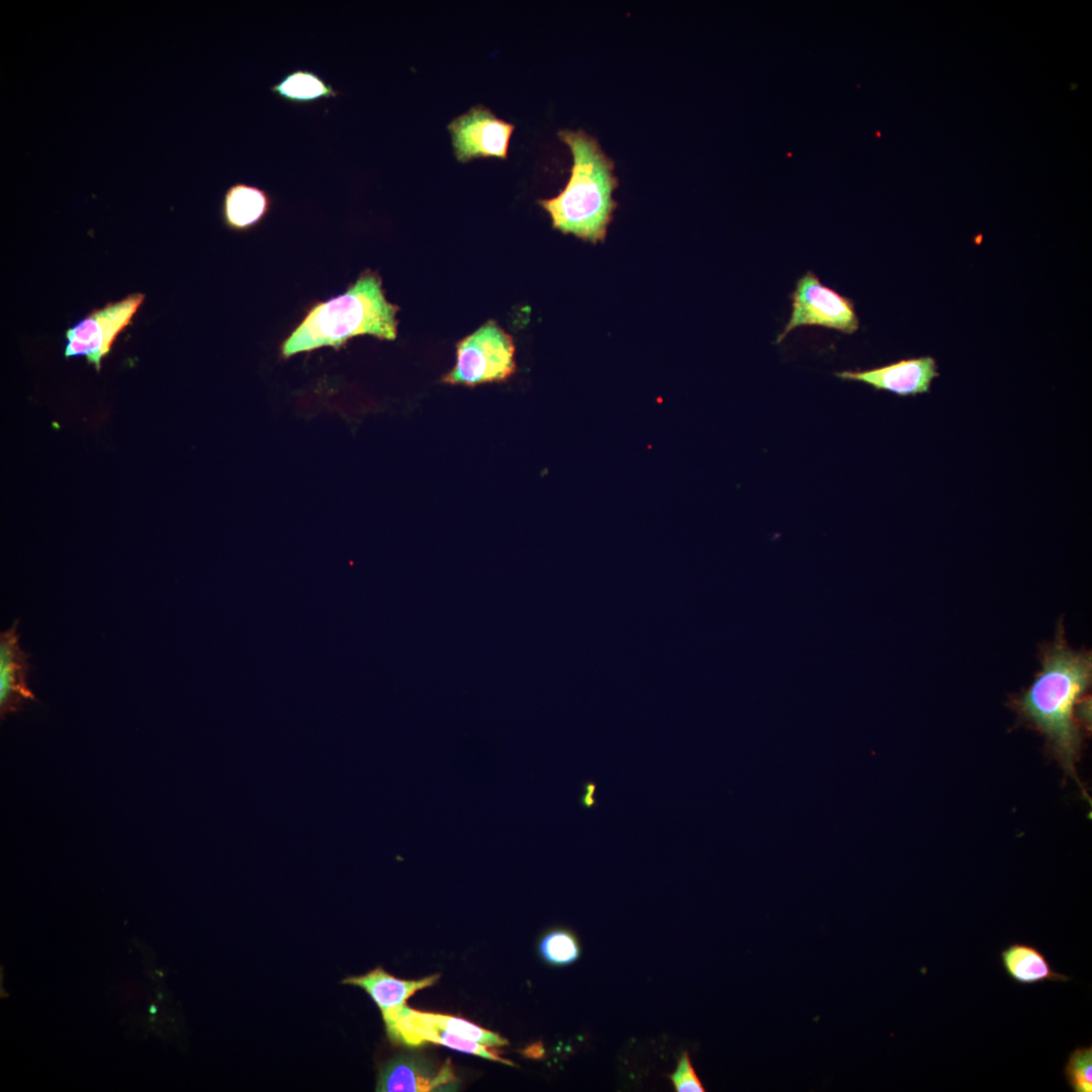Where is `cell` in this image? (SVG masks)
Here are the masks:
<instances>
[{
    "label": "cell",
    "instance_id": "cell-1",
    "mask_svg": "<svg viewBox=\"0 0 1092 1092\" xmlns=\"http://www.w3.org/2000/svg\"><path fill=\"white\" fill-rule=\"evenodd\" d=\"M1040 662L1041 669L1016 706L1046 737L1064 769L1077 780L1075 763L1081 735L1075 706L1091 684L1092 656L1089 651L1068 646L1060 623L1055 640L1042 648Z\"/></svg>",
    "mask_w": 1092,
    "mask_h": 1092
},
{
    "label": "cell",
    "instance_id": "cell-2",
    "mask_svg": "<svg viewBox=\"0 0 1092 1092\" xmlns=\"http://www.w3.org/2000/svg\"><path fill=\"white\" fill-rule=\"evenodd\" d=\"M572 154L570 178L555 197L539 200L554 229L597 244L604 242L617 208L613 192L619 185L615 163L599 142L584 130L558 132Z\"/></svg>",
    "mask_w": 1092,
    "mask_h": 1092
},
{
    "label": "cell",
    "instance_id": "cell-3",
    "mask_svg": "<svg viewBox=\"0 0 1092 1092\" xmlns=\"http://www.w3.org/2000/svg\"><path fill=\"white\" fill-rule=\"evenodd\" d=\"M397 310L386 299L379 275L366 270L346 292L312 305L282 343L281 354L289 358L322 347L339 349L361 335L394 340Z\"/></svg>",
    "mask_w": 1092,
    "mask_h": 1092
},
{
    "label": "cell",
    "instance_id": "cell-4",
    "mask_svg": "<svg viewBox=\"0 0 1092 1092\" xmlns=\"http://www.w3.org/2000/svg\"><path fill=\"white\" fill-rule=\"evenodd\" d=\"M515 371L512 337L494 321H488L458 342L456 364L442 380L450 384L475 386L507 380Z\"/></svg>",
    "mask_w": 1092,
    "mask_h": 1092
},
{
    "label": "cell",
    "instance_id": "cell-5",
    "mask_svg": "<svg viewBox=\"0 0 1092 1092\" xmlns=\"http://www.w3.org/2000/svg\"><path fill=\"white\" fill-rule=\"evenodd\" d=\"M790 299L791 317L778 335L776 344L801 326H820L844 334H853L858 330L859 321L853 300L824 285L811 270L797 280Z\"/></svg>",
    "mask_w": 1092,
    "mask_h": 1092
},
{
    "label": "cell",
    "instance_id": "cell-6",
    "mask_svg": "<svg viewBox=\"0 0 1092 1092\" xmlns=\"http://www.w3.org/2000/svg\"><path fill=\"white\" fill-rule=\"evenodd\" d=\"M144 299L143 293H131L92 310L66 331L65 357L83 356L99 371L113 341L130 323Z\"/></svg>",
    "mask_w": 1092,
    "mask_h": 1092
},
{
    "label": "cell",
    "instance_id": "cell-7",
    "mask_svg": "<svg viewBox=\"0 0 1092 1092\" xmlns=\"http://www.w3.org/2000/svg\"><path fill=\"white\" fill-rule=\"evenodd\" d=\"M513 123L477 105L448 124L454 154L459 162L478 158L507 159Z\"/></svg>",
    "mask_w": 1092,
    "mask_h": 1092
},
{
    "label": "cell",
    "instance_id": "cell-8",
    "mask_svg": "<svg viewBox=\"0 0 1092 1092\" xmlns=\"http://www.w3.org/2000/svg\"><path fill=\"white\" fill-rule=\"evenodd\" d=\"M381 1014L386 1034L393 1043L418 1046L424 1042H434L459 1052L513 1065L512 1062L490 1052L486 1045L463 1038L440 1027L427 1020L421 1011L411 1009L405 1004L399 1008L381 1012Z\"/></svg>",
    "mask_w": 1092,
    "mask_h": 1092
},
{
    "label": "cell",
    "instance_id": "cell-9",
    "mask_svg": "<svg viewBox=\"0 0 1092 1092\" xmlns=\"http://www.w3.org/2000/svg\"><path fill=\"white\" fill-rule=\"evenodd\" d=\"M834 375L839 379L862 382L876 390L889 391L898 396H915L928 393L939 372L933 357L922 356L901 359L866 370L838 371Z\"/></svg>",
    "mask_w": 1092,
    "mask_h": 1092
},
{
    "label": "cell",
    "instance_id": "cell-10",
    "mask_svg": "<svg viewBox=\"0 0 1092 1092\" xmlns=\"http://www.w3.org/2000/svg\"><path fill=\"white\" fill-rule=\"evenodd\" d=\"M450 1061L440 1068L412 1056H399L389 1060L378 1075L376 1091L426 1092L455 1082Z\"/></svg>",
    "mask_w": 1092,
    "mask_h": 1092
},
{
    "label": "cell",
    "instance_id": "cell-11",
    "mask_svg": "<svg viewBox=\"0 0 1092 1092\" xmlns=\"http://www.w3.org/2000/svg\"><path fill=\"white\" fill-rule=\"evenodd\" d=\"M17 621L0 636V709L1 717L15 712L34 697L26 681L27 656L20 649Z\"/></svg>",
    "mask_w": 1092,
    "mask_h": 1092
},
{
    "label": "cell",
    "instance_id": "cell-12",
    "mask_svg": "<svg viewBox=\"0 0 1092 1092\" xmlns=\"http://www.w3.org/2000/svg\"><path fill=\"white\" fill-rule=\"evenodd\" d=\"M439 978L436 974L420 980H401L377 967L364 975L347 977L343 984L362 988L384 1012L403 1006L417 991L435 985Z\"/></svg>",
    "mask_w": 1092,
    "mask_h": 1092
},
{
    "label": "cell",
    "instance_id": "cell-13",
    "mask_svg": "<svg viewBox=\"0 0 1092 1092\" xmlns=\"http://www.w3.org/2000/svg\"><path fill=\"white\" fill-rule=\"evenodd\" d=\"M272 204V197L264 189L237 182L224 193L221 204L222 221L232 231L248 232L265 219Z\"/></svg>",
    "mask_w": 1092,
    "mask_h": 1092
},
{
    "label": "cell",
    "instance_id": "cell-14",
    "mask_svg": "<svg viewBox=\"0 0 1092 1092\" xmlns=\"http://www.w3.org/2000/svg\"><path fill=\"white\" fill-rule=\"evenodd\" d=\"M1000 960L1006 975L1018 985L1066 983L1071 980L1069 976L1056 972L1044 953L1031 943H1010L1001 950Z\"/></svg>",
    "mask_w": 1092,
    "mask_h": 1092
},
{
    "label": "cell",
    "instance_id": "cell-15",
    "mask_svg": "<svg viewBox=\"0 0 1092 1092\" xmlns=\"http://www.w3.org/2000/svg\"><path fill=\"white\" fill-rule=\"evenodd\" d=\"M270 91L278 98L297 105L340 95V92L320 75L306 69H295L285 74L270 87Z\"/></svg>",
    "mask_w": 1092,
    "mask_h": 1092
},
{
    "label": "cell",
    "instance_id": "cell-16",
    "mask_svg": "<svg viewBox=\"0 0 1092 1092\" xmlns=\"http://www.w3.org/2000/svg\"><path fill=\"white\" fill-rule=\"evenodd\" d=\"M580 950L576 935L562 927L548 930L538 943L541 959L552 967H565L574 963L579 958Z\"/></svg>",
    "mask_w": 1092,
    "mask_h": 1092
},
{
    "label": "cell",
    "instance_id": "cell-17",
    "mask_svg": "<svg viewBox=\"0 0 1092 1092\" xmlns=\"http://www.w3.org/2000/svg\"><path fill=\"white\" fill-rule=\"evenodd\" d=\"M421 1013L427 1020L439 1025L440 1027L445 1028L448 1031L453 1032L463 1038L479 1042L486 1046H499L509 1043V1041L505 1037H502L498 1033L479 1027L467 1020L438 1013L422 1011Z\"/></svg>",
    "mask_w": 1092,
    "mask_h": 1092
},
{
    "label": "cell",
    "instance_id": "cell-18",
    "mask_svg": "<svg viewBox=\"0 0 1092 1092\" xmlns=\"http://www.w3.org/2000/svg\"><path fill=\"white\" fill-rule=\"evenodd\" d=\"M1064 1076L1073 1092H1092V1045L1077 1046L1070 1053Z\"/></svg>",
    "mask_w": 1092,
    "mask_h": 1092
},
{
    "label": "cell",
    "instance_id": "cell-19",
    "mask_svg": "<svg viewBox=\"0 0 1092 1092\" xmlns=\"http://www.w3.org/2000/svg\"><path fill=\"white\" fill-rule=\"evenodd\" d=\"M676 1092H705L706 1089L698 1077L690 1055L684 1051L677 1060V1065L672 1074L668 1075Z\"/></svg>",
    "mask_w": 1092,
    "mask_h": 1092
},
{
    "label": "cell",
    "instance_id": "cell-20",
    "mask_svg": "<svg viewBox=\"0 0 1092 1092\" xmlns=\"http://www.w3.org/2000/svg\"><path fill=\"white\" fill-rule=\"evenodd\" d=\"M1090 710H1091L1090 698H1084L1081 701L1079 700L1077 702L1076 706H1075V714L1078 715L1079 719L1081 720L1082 723H1084V725L1086 727H1090V720H1091V713H1090L1091 711Z\"/></svg>",
    "mask_w": 1092,
    "mask_h": 1092
},
{
    "label": "cell",
    "instance_id": "cell-21",
    "mask_svg": "<svg viewBox=\"0 0 1092 1092\" xmlns=\"http://www.w3.org/2000/svg\"><path fill=\"white\" fill-rule=\"evenodd\" d=\"M583 789L585 790V793L581 796L580 803L584 807H593L596 804V801L593 798V794L596 790V785L593 783H586L583 785Z\"/></svg>",
    "mask_w": 1092,
    "mask_h": 1092
},
{
    "label": "cell",
    "instance_id": "cell-22",
    "mask_svg": "<svg viewBox=\"0 0 1092 1092\" xmlns=\"http://www.w3.org/2000/svg\"><path fill=\"white\" fill-rule=\"evenodd\" d=\"M157 1011H158V1008H157V1007H156L155 1005H151V1006L149 1007V1012H150V1013H151L152 1015H155V1014L157 1013Z\"/></svg>",
    "mask_w": 1092,
    "mask_h": 1092
}]
</instances>
